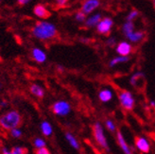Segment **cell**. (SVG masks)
Here are the masks:
<instances>
[{"mask_svg": "<svg viewBox=\"0 0 155 154\" xmlns=\"http://www.w3.org/2000/svg\"><path fill=\"white\" fill-rule=\"evenodd\" d=\"M57 33L58 31L55 25L45 21H40L36 23V25L32 28L33 36L42 41L53 39L57 36Z\"/></svg>", "mask_w": 155, "mask_h": 154, "instance_id": "6da1fadb", "label": "cell"}, {"mask_svg": "<svg viewBox=\"0 0 155 154\" xmlns=\"http://www.w3.org/2000/svg\"><path fill=\"white\" fill-rule=\"evenodd\" d=\"M22 125V116L17 111L7 112L0 116V126L6 130L18 129Z\"/></svg>", "mask_w": 155, "mask_h": 154, "instance_id": "7a4b0ae2", "label": "cell"}, {"mask_svg": "<svg viewBox=\"0 0 155 154\" xmlns=\"http://www.w3.org/2000/svg\"><path fill=\"white\" fill-rule=\"evenodd\" d=\"M93 134H94L96 142L102 149H104L106 151L109 152L110 151V149H109V146H108L107 138H106L105 133H104L103 127H102V125L100 124L99 122L95 123L94 126H93Z\"/></svg>", "mask_w": 155, "mask_h": 154, "instance_id": "3957f363", "label": "cell"}, {"mask_svg": "<svg viewBox=\"0 0 155 154\" xmlns=\"http://www.w3.org/2000/svg\"><path fill=\"white\" fill-rule=\"evenodd\" d=\"M119 101L121 106L125 110L130 111L134 109V97H133L129 91H123L119 94Z\"/></svg>", "mask_w": 155, "mask_h": 154, "instance_id": "277c9868", "label": "cell"}, {"mask_svg": "<svg viewBox=\"0 0 155 154\" xmlns=\"http://www.w3.org/2000/svg\"><path fill=\"white\" fill-rule=\"evenodd\" d=\"M71 111V106L64 100H60L52 105V112L59 116H65Z\"/></svg>", "mask_w": 155, "mask_h": 154, "instance_id": "5b68a950", "label": "cell"}, {"mask_svg": "<svg viewBox=\"0 0 155 154\" xmlns=\"http://www.w3.org/2000/svg\"><path fill=\"white\" fill-rule=\"evenodd\" d=\"M114 26V21L110 17H104L100 20V22L97 26V31L99 34L102 35H108L112 30V28Z\"/></svg>", "mask_w": 155, "mask_h": 154, "instance_id": "8992f818", "label": "cell"}, {"mask_svg": "<svg viewBox=\"0 0 155 154\" xmlns=\"http://www.w3.org/2000/svg\"><path fill=\"white\" fill-rule=\"evenodd\" d=\"M99 0H85L81 5V11L85 14H90L99 7Z\"/></svg>", "mask_w": 155, "mask_h": 154, "instance_id": "52a82bcc", "label": "cell"}, {"mask_svg": "<svg viewBox=\"0 0 155 154\" xmlns=\"http://www.w3.org/2000/svg\"><path fill=\"white\" fill-rule=\"evenodd\" d=\"M135 147L143 153H149L150 150V145L145 137L138 136L135 138Z\"/></svg>", "mask_w": 155, "mask_h": 154, "instance_id": "ba28073f", "label": "cell"}, {"mask_svg": "<svg viewBox=\"0 0 155 154\" xmlns=\"http://www.w3.org/2000/svg\"><path fill=\"white\" fill-rule=\"evenodd\" d=\"M131 45L128 42H121L116 45V52L119 56L128 57L131 52Z\"/></svg>", "mask_w": 155, "mask_h": 154, "instance_id": "9c48e42d", "label": "cell"}, {"mask_svg": "<svg viewBox=\"0 0 155 154\" xmlns=\"http://www.w3.org/2000/svg\"><path fill=\"white\" fill-rule=\"evenodd\" d=\"M34 14L36 15L37 17L39 18H42V19H46V18H48L50 17V11L46 9V8L41 4H39V5H36L34 7Z\"/></svg>", "mask_w": 155, "mask_h": 154, "instance_id": "30bf717a", "label": "cell"}, {"mask_svg": "<svg viewBox=\"0 0 155 154\" xmlns=\"http://www.w3.org/2000/svg\"><path fill=\"white\" fill-rule=\"evenodd\" d=\"M116 139H117V143H118L120 149L123 150L124 153L125 154H133V151H131L130 148L129 147V145L126 142L124 136L122 135L121 132H117V134H116Z\"/></svg>", "mask_w": 155, "mask_h": 154, "instance_id": "8fae6325", "label": "cell"}, {"mask_svg": "<svg viewBox=\"0 0 155 154\" xmlns=\"http://www.w3.org/2000/svg\"><path fill=\"white\" fill-rule=\"evenodd\" d=\"M31 54H32V58L38 64H43L46 61V54L40 48H33L31 51Z\"/></svg>", "mask_w": 155, "mask_h": 154, "instance_id": "7c38bea8", "label": "cell"}, {"mask_svg": "<svg viewBox=\"0 0 155 154\" xmlns=\"http://www.w3.org/2000/svg\"><path fill=\"white\" fill-rule=\"evenodd\" d=\"M101 15H100V13H96L94 15H92V16L86 18V20H85L84 24L85 26H86L87 28H94V27H97V24L100 22V20H101Z\"/></svg>", "mask_w": 155, "mask_h": 154, "instance_id": "4fadbf2b", "label": "cell"}, {"mask_svg": "<svg viewBox=\"0 0 155 154\" xmlns=\"http://www.w3.org/2000/svg\"><path fill=\"white\" fill-rule=\"evenodd\" d=\"M98 98L101 102H104V103L109 102L113 98V92L109 89H103L99 92Z\"/></svg>", "mask_w": 155, "mask_h": 154, "instance_id": "5bb4252c", "label": "cell"}, {"mask_svg": "<svg viewBox=\"0 0 155 154\" xmlns=\"http://www.w3.org/2000/svg\"><path fill=\"white\" fill-rule=\"evenodd\" d=\"M145 37V33L143 31H134L129 34L126 38L131 43H139L141 42Z\"/></svg>", "mask_w": 155, "mask_h": 154, "instance_id": "9a60e30c", "label": "cell"}, {"mask_svg": "<svg viewBox=\"0 0 155 154\" xmlns=\"http://www.w3.org/2000/svg\"><path fill=\"white\" fill-rule=\"evenodd\" d=\"M29 90H30V93H31L33 96H35L36 97L42 98L45 96L44 89L40 85H38V84H32V85L30 86Z\"/></svg>", "mask_w": 155, "mask_h": 154, "instance_id": "2e32d148", "label": "cell"}, {"mask_svg": "<svg viewBox=\"0 0 155 154\" xmlns=\"http://www.w3.org/2000/svg\"><path fill=\"white\" fill-rule=\"evenodd\" d=\"M134 31V22H129V21H126L125 23L123 24L122 26V32L123 34L125 35L126 37L130 34L131 32Z\"/></svg>", "mask_w": 155, "mask_h": 154, "instance_id": "e0dca14e", "label": "cell"}, {"mask_svg": "<svg viewBox=\"0 0 155 154\" xmlns=\"http://www.w3.org/2000/svg\"><path fill=\"white\" fill-rule=\"evenodd\" d=\"M65 138H66L67 142L70 144V146L72 148H74L75 149H80V144H79V142H78V140L76 139V137L72 133H65Z\"/></svg>", "mask_w": 155, "mask_h": 154, "instance_id": "ac0fdd59", "label": "cell"}, {"mask_svg": "<svg viewBox=\"0 0 155 154\" xmlns=\"http://www.w3.org/2000/svg\"><path fill=\"white\" fill-rule=\"evenodd\" d=\"M41 129H42V133L45 136H50L53 133V129L52 127L50 125V123L48 121H43L42 124H41Z\"/></svg>", "mask_w": 155, "mask_h": 154, "instance_id": "d6986e66", "label": "cell"}, {"mask_svg": "<svg viewBox=\"0 0 155 154\" xmlns=\"http://www.w3.org/2000/svg\"><path fill=\"white\" fill-rule=\"evenodd\" d=\"M129 57H123V56H118V57H115L114 59H112L109 63V66L110 67H114L117 64H124V63H127L129 61Z\"/></svg>", "mask_w": 155, "mask_h": 154, "instance_id": "ffe728a7", "label": "cell"}, {"mask_svg": "<svg viewBox=\"0 0 155 154\" xmlns=\"http://www.w3.org/2000/svg\"><path fill=\"white\" fill-rule=\"evenodd\" d=\"M145 79V76L142 72H136L134 73L133 76H131V78H130V83L133 84L134 86H136V84H137V81L139 80H142Z\"/></svg>", "mask_w": 155, "mask_h": 154, "instance_id": "44dd1931", "label": "cell"}, {"mask_svg": "<svg viewBox=\"0 0 155 154\" xmlns=\"http://www.w3.org/2000/svg\"><path fill=\"white\" fill-rule=\"evenodd\" d=\"M138 16H139V11H136V10H133L131 11H130L129 14L127 15L126 20L129 21V22H134Z\"/></svg>", "mask_w": 155, "mask_h": 154, "instance_id": "7402d4cb", "label": "cell"}, {"mask_svg": "<svg viewBox=\"0 0 155 154\" xmlns=\"http://www.w3.org/2000/svg\"><path fill=\"white\" fill-rule=\"evenodd\" d=\"M45 146H46V143L44 139H42V138H36V139L34 140V147L37 149L45 148Z\"/></svg>", "mask_w": 155, "mask_h": 154, "instance_id": "603a6c76", "label": "cell"}, {"mask_svg": "<svg viewBox=\"0 0 155 154\" xmlns=\"http://www.w3.org/2000/svg\"><path fill=\"white\" fill-rule=\"evenodd\" d=\"M105 126H106V128L110 130V132H112V133H114V132H115V124L114 123V121L113 120H111V119H107L106 121H105Z\"/></svg>", "mask_w": 155, "mask_h": 154, "instance_id": "cb8c5ba5", "label": "cell"}, {"mask_svg": "<svg viewBox=\"0 0 155 154\" xmlns=\"http://www.w3.org/2000/svg\"><path fill=\"white\" fill-rule=\"evenodd\" d=\"M75 19L80 22V23H82V22H85V20H86V14L83 13L81 11H78L75 15Z\"/></svg>", "mask_w": 155, "mask_h": 154, "instance_id": "d4e9b609", "label": "cell"}, {"mask_svg": "<svg viewBox=\"0 0 155 154\" xmlns=\"http://www.w3.org/2000/svg\"><path fill=\"white\" fill-rule=\"evenodd\" d=\"M11 152H12V154H27V149L24 148L15 147V148L12 149Z\"/></svg>", "mask_w": 155, "mask_h": 154, "instance_id": "484cf974", "label": "cell"}, {"mask_svg": "<svg viewBox=\"0 0 155 154\" xmlns=\"http://www.w3.org/2000/svg\"><path fill=\"white\" fill-rule=\"evenodd\" d=\"M11 135L14 138H20L22 136V132L18 129H12L11 130Z\"/></svg>", "mask_w": 155, "mask_h": 154, "instance_id": "4316f807", "label": "cell"}, {"mask_svg": "<svg viewBox=\"0 0 155 154\" xmlns=\"http://www.w3.org/2000/svg\"><path fill=\"white\" fill-rule=\"evenodd\" d=\"M35 154H51V153L46 148H43V149H38L35 151Z\"/></svg>", "mask_w": 155, "mask_h": 154, "instance_id": "83f0119b", "label": "cell"}, {"mask_svg": "<svg viewBox=\"0 0 155 154\" xmlns=\"http://www.w3.org/2000/svg\"><path fill=\"white\" fill-rule=\"evenodd\" d=\"M107 44L109 45V47H114V45L116 44V41L114 37H110L109 39L107 40Z\"/></svg>", "mask_w": 155, "mask_h": 154, "instance_id": "f1b7e54d", "label": "cell"}, {"mask_svg": "<svg viewBox=\"0 0 155 154\" xmlns=\"http://www.w3.org/2000/svg\"><path fill=\"white\" fill-rule=\"evenodd\" d=\"M69 0H55V2L57 3L58 6L60 7H64L67 3H68Z\"/></svg>", "mask_w": 155, "mask_h": 154, "instance_id": "f546056e", "label": "cell"}, {"mask_svg": "<svg viewBox=\"0 0 155 154\" xmlns=\"http://www.w3.org/2000/svg\"><path fill=\"white\" fill-rule=\"evenodd\" d=\"M31 0H17V2L20 4V5H27L28 3H29Z\"/></svg>", "mask_w": 155, "mask_h": 154, "instance_id": "4dcf8cb0", "label": "cell"}, {"mask_svg": "<svg viewBox=\"0 0 155 154\" xmlns=\"http://www.w3.org/2000/svg\"><path fill=\"white\" fill-rule=\"evenodd\" d=\"M150 105L153 106V107H155V102H154L153 100H151V101H150Z\"/></svg>", "mask_w": 155, "mask_h": 154, "instance_id": "1f68e13d", "label": "cell"}, {"mask_svg": "<svg viewBox=\"0 0 155 154\" xmlns=\"http://www.w3.org/2000/svg\"><path fill=\"white\" fill-rule=\"evenodd\" d=\"M152 4H153V7H154V10H155V0H152Z\"/></svg>", "mask_w": 155, "mask_h": 154, "instance_id": "d6a6232c", "label": "cell"}, {"mask_svg": "<svg viewBox=\"0 0 155 154\" xmlns=\"http://www.w3.org/2000/svg\"><path fill=\"white\" fill-rule=\"evenodd\" d=\"M0 88H1V85H0Z\"/></svg>", "mask_w": 155, "mask_h": 154, "instance_id": "836d02e7", "label": "cell"}, {"mask_svg": "<svg viewBox=\"0 0 155 154\" xmlns=\"http://www.w3.org/2000/svg\"><path fill=\"white\" fill-rule=\"evenodd\" d=\"M0 1H1V0H0Z\"/></svg>", "mask_w": 155, "mask_h": 154, "instance_id": "e575fe53", "label": "cell"}]
</instances>
